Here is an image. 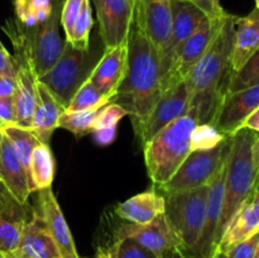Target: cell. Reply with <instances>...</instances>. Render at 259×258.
I'll list each match as a JSON object with an SVG mask.
<instances>
[{"instance_id": "6da1fadb", "label": "cell", "mask_w": 259, "mask_h": 258, "mask_svg": "<svg viewBox=\"0 0 259 258\" xmlns=\"http://www.w3.org/2000/svg\"><path fill=\"white\" fill-rule=\"evenodd\" d=\"M234 34L235 15L227 13L214 39L185 78L191 94V106L199 113V124L209 123L228 90L233 75Z\"/></svg>"}, {"instance_id": "7a4b0ae2", "label": "cell", "mask_w": 259, "mask_h": 258, "mask_svg": "<svg viewBox=\"0 0 259 258\" xmlns=\"http://www.w3.org/2000/svg\"><path fill=\"white\" fill-rule=\"evenodd\" d=\"M161 71L156 48L132 27L128 37V61L120 85L111 99L131 115L134 131L139 128L161 96Z\"/></svg>"}, {"instance_id": "3957f363", "label": "cell", "mask_w": 259, "mask_h": 258, "mask_svg": "<svg viewBox=\"0 0 259 258\" xmlns=\"http://www.w3.org/2000/svg\"><path fill=\"white\" fill-rule=\"evenodd\" d=\"M259 187V134L242 128L229 137L224 200L218 229V245L232 218L252 201ZM218 250V249H217Z\"/></svg>"}, {"instance_id": "277c9868", "label": "cell", "mask_w": 259, "mask_h": 258, "mask_svg": "<svg viewBox=\"0 0 259 258\" xmlns=\"http://www.w3.org/2000/svg\"><path fill=\"white\" fill-rule=\"evenodd\" d=\"M61 8L62 3L55 0L53 12L45 22L34 27H24L19 22H9L4 28L14 43L18 57L24 62L35 78L42 77L61 57L65 43L61 38Z\"/></svg>"}, {"instance_id": "5b68a950", "label": "cell", "mask_w": 259, "mask_h": 258, "mask_svg": "<svg viewBox=\"0 0 259 258\" xmlns=\"http://www.w3.org/2000/svg\"><path fill=\"white\" fill-rule=\"evenodd\" d=\"M199 124V113H189L157 133L144 144V161L149 179L154 185L166 184L191 152V136Z\"/></svg>"}, {"instance_id": "8992f818", "label": "cell", "mask_w": 259, "mask_h": 258, "mask_svg": "<svg viewBox=\"0 0 259 258\" xmlns=\"http://www.w3.org/2000/svg\"><path fill=\"white\" fill-rule=\"evenodd\" d=\"M209 185L194 190L164 194V215L174 228L181 249L189 254L199 242L206 217Z\"/></svg>"}, {"instance_id": "52a82bcc", "label": "cell", "mask_w": 259, "mask_h": 258, "mask_svg": "<svg viewBox=\"0 0 259 258\" xmlns=\"http://www.w3.org/2000/svg\"><path fill=\"white\" fill-rule=\"evenodd\" d=\"M95 65L93 63L90 51L81 50L66 40L61 57L38 81L45 85L60 105L66 109Z\"/></svg>"}, {"instance_id": "ba28073f", "label": "cell", "mask_w": 259, "mask_h": 258, "mask_svg": "<svg viewBox=\"0 0 259 258\" xmlns=\"http://www.w3.org/2000/svg\"><path fill=\"white\" fill-rule=\"evenodd\" d=\"M228 149L229 137L214 148L191 151L171 179L166 184L158 186L159 190L167 194L206 186L217 175Z\"/></svg>"}, {"instance_id": "9c48e42d", "label": "cell", "mask_w": 259, "mask_h": 258, "mask_svg": "<svg viewBox=\"0 0 259 258\" xmlns=\"http://www.w3.org/2000/svg\"><path fill=\"white\" fill-rule=\"evenodd\" d=\"M190 108L191 94L185 80L163 91L148 116L144 119L139 128L134 131L142 146L144 147V144L151 141L162 129L189 113Z\"/></svg>"}, {"instance_id": "30bf717a", "label": "cell", "mask_w": 259, "mask_h": 258, "mask_svg": "<svg viewBox=\"0 0 259 258\" xmlns=\"http://www.w3.org/2000/svg\"><path fill=\"white\" fill-rule=\"evenodd\" d=\"M171 10V34H169V39L167 42L163 56L159 60L161 82L174 67L185 42L197 29L200 23L205 18H207V15L202 10H200L196 5L187 2H181V0H172Z\"/></svg>"}, {"instance_id": "8fae6325", "label": "cell", "mask_w": 259, "mask_h": 258, "mask_svg": "<svg viewBox=\"0 0 259 258\" xmlns=\"http://www.w3.org/2000/svg\"><path fill=\"white\" fill-rule=\"evenodd\" d=\"M259 108V85L227 93L218 104L209 123L219 133L232 137Z\"/></svg>"}, {"instance_id": "7c38bea8", "label": "cell", "mask_w": 259, "mask_h": 258, "mask_svg": "<svg viewBox=\"0 0 259 258\" xmlns=\"http://www.w3.org/2000/svg\"><path fill=\"white\" fill-rule=\"evenodd\" d=\"M114 239L119 242L132 239L159 258L166 257L172 249L181 248V243L164 214L157 217L148 224L126 223L120 225Z\"/></svg>"}, {"instance_id": "4fadbf2b", "label": "cell", "mask_w": 259, "mask_h": 258, "mask_svg": "<svg viewBox=\"0 0 259 258\" xmlns=\"http://www.w3.org/2000/svg\"><path fill=\"white\" fill-rule=\"evenodd\" d=\"M224 17L215 18V19L207 17L200 23L197 29L192 33L191 37L182 46L174 67L171 68L168 75L161 82L162 93L168 90L169 88L181 82V81H184L187 77L190 71L196 65L197 61L202 57V55L207 50L211 40L214 39L215 34H217L220 25H222L223 18Z\"/></svg>"}, {"instance_id": "5bb4252c", "label": "cell", "mask_w": 259, "mask_h": 258, "mask_svg": "<svg viewBox=\"0 0 259 258\" xmlns=\"http://www.w3.org/2000/svg\"><path fill=\"white\" fill-rule=\"evenodd\" d=\"M99 20V30L104 46L113 48L128 42L134 25V0H93Z\"/></svg>"}, {"instance_id": "9a60e30c", "label": "cell", "mask_w": 259, "mask_h": 258, "mask_svg": "<svg viewBox=\"0 0 259 258\" xmlns=\"http://www.w3.org/2000/svg\"><path fill=\"white\" fill-rule=\"evenodd\" d=\"M134 25L152 43L158 53L163 56L171 34L172 0H134Z\"/></svg>"}, {"instance_id": "2e32d148", "label": "cell", "mask_w": 259, "mask_h": 258, "mask_svg": "<svg viewBox=\"0 0 259 258\" xmlns=\"http://www.w3.org/2000/svg\"><path fill=\"white\" fill-rule=\"evenodd\" d=\"M35 210L45 220L62 258H80L65 215L51 187L38 191Z\"/></svg>"}, {"instance_id": "e0dca14e", "label": "cell", "mask_w": 259, "mask_h": 258, "mask_svg": "<svg viewBox=\"0 0 259 258\" xmlns=\"http://www.w3.org/2000/svg\"><path fill=\"white\" fill-rule=\"evenodd\" d=\"M13 254L19 258H62L45 220L35 209L25 223L19 245Z\"/></svg>"}, {"instance_id": "ac0fdd59", "label": "cell", "mask_w": 259, "mask_h": 258, "mask_svg": "<svg viewBox=\"0 0 259 258\" xmlns=\"http://www.w3.org/2000/svg\"><path fill=\"white\" fill-rule=\"evenodd\" d=\"M128 61V42L113 48H106L104 55L91 70L88 80L104 94H113L120 85L126 70Z\"/></svg>"}, {"instance_id": "d6986e66", "label": "cell", "mask_w": 259, "mask_h": 258, "mask_svg": "<svg viewBox=\"0 0 259 258\" xmlns=\"http://www.w3.org/2000/svg\"><path fill=\"white\" fill-rule=\"evenodd\" d=\"M0 181L19 204H28L33 192L29 176L5 134L0 147Z\"/></svg>"}, {"instance_id": "ffe728a7", "label": "cell", "mask_w": 259, "mask_h": 258, "mask_svg": "<svg viewBox=\"0 0 259 258\" xmlns=\"http://www.w3.org/2000/svg\"><path fill=\"white\" fill-rule=\"evenodd\" d=\"M17 61V91L14 103V125L32 129L33 113L37 103V78L24 62Z\"/></svg>"}, {"instance_id": "44dd1931", "label": "cell", "mask_w": 259, "mask_h": 258, "mask_svg": "<svg viewBox=\"0 0 259 258\" xmlns=\"http://www.w3.org/2000/svg\"><path fill=\"white\" fill-rule=\"evenodd\" d=\"M259 48V9L254 8L245 17H235L233 46V73L239 71Z\"/></svg>"}, {"instance_id": "7402d4cb", "label": "cell", "mask_w": 259, "mask_h": 258, "mask_svg": "<svg viewBox=\"0 0 259 258\" xmlns=\"http://www.w3.org/2000/svg\"><path fill=\"white\" fill-rule=\"evenodd\" d=\"M164 209L166 201L163 195L158 194L156 190H148L120 202L115 211L119 218L128 223L148 224L164 214Z\"/></svg>"}, {"instance_id": "603a6c76", "label": "cell", "mask_w": 259, "mask_h": 258, "mask_svg": "<svg viewBox=\"0 0 259 258\" xmlns=\"http://www.w3.org/2000/svg\"><path fill=\"white\" fill-rule=\"evenodd\" d=\"M65 109L60 105L45 85L37 80V103L33 113L32 129L35 137L43 144H50L55 129L58 128V120Z\"/></svg>"}, {"instance_id": "cb8c5ba5", "label": "cell", "mask_w": 259, "mask_h": 258, "mask_svg": "<svg viewBox=\"0 0 259 258\" xmlns=\"http://www.w3.org/2000/svg\"><path fill=\"white\" fill-rule=\"evenodd\" d=\"M32 210L29 204L22 205L17 201L0 209V254L7 257L17 250Z\"/></svg>"}, {"instance_id": "d4e9b609", "label": "cell", "mask_w": 259, "mask_h": 258, "mask_svg": "<svg viewBox=\"0 0 259 258\" xmlns=\"http://www.w3.org/2000/svg\"><path fill=\"white\" fill-rule=\"evenodd\" d=\"M258 232L259 205H255L252 200V201H248L247 204L243 205L238 210L237 214L232 218L222 239H220L217 253H227L230 248H233L243 240L248 239Z\"/></svg>"}, {"instance_id": "484cf974", "label": "cell", "mask_w": 259, "mask_h": 258, "mask_svg": "<svg viewBox=\"0 0 259 258\" xmlns=\"http://www.w3.org/2000/svg\"><path fill=\"white\" fill-rule=\"evenodd\" d=\"M56 162L50 144L40 143L33 151L29 163V180L32 191H40L52 186Z\"/></svg>"}, {"instance_id": "4316f807", "label": "cell", "mask_w": 259, "mask_h": 258, "mask_svg": "<svg viewBox=\"0 0 259 258\" xmlns=\"http://www.w3.org/2000/svg\"><path fill=\"white\" fill-rule=\"evenodd\" d=\"M113 98V94H104L90 80L86 78L81 83L80 88L77 89L73 98L71 99L70 104L65 109V111L66 113H76V111L103 108V106L110 104Z\"/></svg>"}, {"instance_id": "83f0119b", "label": "cell", "mask_w": 259, "mask_h": 258, "mask_svg": "<svg viewBox=\"0 0 259 258\" xmlns=\"http://www.w3.org/2000/svg\"><path fill=\"white\" fill-rule=\"evenodd\" d=\"M3 131H4L5 137L12 143L18 158L20 159L22 164L24 166L25 171H27L28 176H29L30 156H32L35 147L39 146L40 141L33 134V132L30 129L20 128V126L14 125V124H12V125H5Z\"/></svg>"}, {"instance_id": "f1b7e54d", "label": "cell", "mask_w": 259, "mask_h": 258, "mask_svg": "<svg viewBox=\"0 0 259 258\" xmlns=\"http://www.w3.org/2000/svg\"><path fill=\"white\" fill-rule=\"evenodd\" d=\"M55 0H14L17 22L24 27H34L45 22L53 12Z\"/></svg>"}, {"instance_id": "f546056e", "label": "cell", "mask_w": 259, "mask_h": 258, "mask_svg": "<svg viewBox=\"0 0 259 258\" xmlns=\"http://www.w3.org/2000/svg\"><path fill=\"white\" fill-rule=\"evenodd\" d=\"M100 109L101 108L93 109V110L76 111V113L63 111L60 116V120H58V128L71 132L76 138H81L86 134L93 133L94 121H95V118Z\"/></svg>"}, {"instance_id": "4dcf8cb0", "label": "cell", "mask_w": 259, "mask_h": 258, "mask_svg": "<svg viewBox=\"0 0 259 258\" xmlns=\"http://www.w3.org/2000/svg\"><path fill=\"white\" fill-rule=\"evenodd\" d=\"M93 8H91L90 0H83L78 17L73 25L72 33L70 38L66 39L75 47L81 50H89L90 46V32L93 28Z\"/></svg>"}, {"instance_id": "1f68e13d", "label": "cell", "mask_w": 259, "mask_h": 258, "mask_svg": "<svg viewBox=\"0 0 259 258\" xmlns=\"http://www.w3.org/2000/svg\"><path fill=\"white\" fill-rule=\"evenodd\" d=\"M255 85H259V48L239 71L233 73L227 93H234Z\"/></svg>"}, {"instance_id": "d6a6232c", "label": "cell", "mask_w": 259, "mask_h": 258, "mask_svg": "<svg viewBox=\"0 0 259 258\" xmlns=\"http://www.w3.org/2000/svg\"><path fill=\"white\" fill-rule=\"evenodd\" d=\"M228 137L223 136L210 123H200L191 136V151H202L219 146Z\"/></svg>"}, {"instance_id": "836d02e7", "label": "cell", "mask_w": 259, "mask_h": 258, "mask_svg": "<svg viewBox=\"0 0 259 258\" xmlns=\"http://www.w3.org/2000/svg\"><path fill=\"white\" fill-rule=\"evenodd\" d=\"M128 115L125 109L121 108L118 104L110 103L108 105L103 106L99 110L98 115H96L95 121L93 125V132L99 131V129L105 128H113V126L118 125L119 121Z\"/></svg>"}, {"instance_id": "e575fe53", "label": "cell", "mask_w": 259, "mask_h": 258, "mask_svg": "<svg viewBox=\"0 0 259 258\" xmlns=\"http://www.w3.org/2000/svg\"><path fill=\"white\" fill-rule=\"evenodd\" d=\"M83 0H65L61 8V27L63 28L66 39H68L72 33L73 25L78 17Z\"/></svg>"}, {"instance_id": "d590c367", "label": "cell", "mask_w": 259, "mask_h": 258, "mask_svg": "<svg viewBox=\"0 0 259 258\" xmlns=\"http://www.w3.org/2000/svg\"><path fill=\"white\" fill-rule=\"evenodd\" d=\"M259 243V232L255 233L248 239L243 240V242L238 243L233 248H230L227 253L228 258H254L255 249Z\"/></svg>"}, {"instance_id": "8d00e7d4", "label": "cell", "mask_w": 259, "mask_h": 258, "mask_svg": "<svg viewBox=\"0 0 259 258\" xmlns=\"http://www.w3.org/2000/svg\"><path fill=\"white\" fill-rule=\"evenodd\" d=\"M118 258H159L132 239H123L119 243ZM166 258V257H164Z\"/></svg>"}, {"instance_id": "74e56055", "label": "cell", "mask_w": 259, "mask_h": 258, "mask_svg": "<svg viewBox=\"0 0 259 258\" xmlns=\"http://www.w3.org/2000/svg\"><path fill=\"white\" fill-rule=\"evenodd\" d=\"M17 61L8 52L7 50L0 47V77L2 76H17Z\"/></svg>"}, {"instance_id": "f35d334b", "label": "cell", "mask_w": 259, "mask_h": 258, "mask_svg": "<svg viewBox=\"0 0 259 258\" xmlns=\"http://www.w3.org/2000/svg\"><path fill=\"white\" fill-rule=\"evenodd\" d=\"M181 2H187L191 3V4L196 5L200 10L205 13L209 18L211 19H215V18H222L227 14L223 8H218L212 4L211 0H181Z\"/></svg>"}, {"instance_id": "ab89813d", "label": "cell", "mask_w": 259, "mask_h": 258, "mask_svg": "<svg viewBox=\"0 0 259 258\" xmlns=\"http://www.w3.org/2000/svg\"><path fill=\"white\" fill-rule=\"evenodd\" d=\"M0 121L4 125L14 124V103H13V98H0Z\"/></svg>"}, {"instance_id": "60d3db41", "label": "cell", "mask_w": 259, "mask_h": 258, "mask_svg": "<svg viewBox=\"0 0 259 258\" xmlns=\"http://www.w3.org/2000/svg\"><path fill=\"white\" fill-rule=\"evenodd\" d=\"M17 91V76L0 77V98H13Z\"/></svg>"}, {"instance_id": "b9f144b4", "label": "cell", "mask_w": 259, "mask_h": 258, "mask_svg": "<svg viewBox=\"0 0 259 258\" xmlns=\"http://www.w3.org/2000/svg\"><path fill=\"white\" fill-rule=\"evenodd\" d=\"M93 136L96 143L100 144V146H108V144L113 143L114 139H115L116 126H113V128L99 129V131L93 132Z\"/></svg>"}, {"instance_id": "7bdbcfd3", "label": "cell", "mask_w": 259, "mask_h": 258, "mask_svg": "<svg viewBox=\"0 0 259 258\" xmlns=\"http://www.w3.org/2000/svg\"><path fill=\"white\" fill-rule=\"evenodd\" d=\"M119 240L114 239L110 244L99 245L96 248V258H118Z\"/></svg>"}, {"instance_id": "ee69618b", "label": "cell", "mask_w": 259, "mask_h": 258, "mask_svg": "<svg viewBox=\"0 0 259 258\" xmlns=\"http://www.w3.org/2000/svg\"><path fill=\"white\" fill-rule=\"evenodd\" d=\"M243 128L250 129V131L259 133V108L243 124Z\"/></svg>"}, {"instance_id": "f6af8a7d", "label": "cell", "mask_w": 259, "mask_h": 258, "mask_svg": "<svg viewBox=\"0 0 259 258\" xmlns=\"http://www.w3.org/2000/svg\"><path fill=\"white\" fill-rule=\"evenodd\" d=\"M15 201H17V200H15L14 197H13L12 195L8 192V190L5 189V186L3 185V182L0 181V209H2V207L8 206V205L13 204V202H15Z\"/></svg>"}, {"instance_id": "bcb514c9", "label": "cell", "mask_w": 259, "mask_h": 258, "mask_svg": "<svg viewBox=\"0 0 259 258\" xmlns=\"http://www.w3.org/2000/svg\"><path fill=\"white\" fill-rule=\"evenodd\" d=\"M166 258H190L181 248H176V249H172L171 252L167 253Z\"/></svg>"}, {"instance_id": "7dc6e473", "label": "cell", "mask_w": 259, "mask_h": 258, "mask_svg": "<svg viewBox=\"0 0 259 258\" xmlns=\"http://www.w3.org/2000/svg\"><path fill=\"white\" fill-rule=\"evenodd\" d=\"M253 202H254L255 205H259V187H258L257 192H255L254 197H253Z\"/></svg>"}, {"instance_id": "c3c4849f", "label": "cell", "mask_w": 259, "mask_h": 258, "mask_svg": "<svg viewBox=\"0 0 259 258\" xmlns=\"http://www.w3.org/2000/svg\"><path fill=\"white\" fill-rule=\"evenodd\" d=\"M214 258H228V257L227 254H224V253H217Z\"/></svg>"}, {"instance_id": "681fc988", "label": "cell", "mask_w": 259, "mask_h": 258, "mask_svg": "<svg viewBox=\"0 0 259 258\" xmlns=\"http://www.w3.org/2000/svg\"><path fill=\"white\" fill-rule=\"evenodd\" d=\"M3 138H4V131H3V129H0V147H2Z\"/></svg>"}, {"instance_id": "f907efd6", "label": "cell", "mask_w": 259, "mask_h": 258, "mask_svg": "<svg viewBox=\"0 0 259 258\" xmlns=\"http://www.w3.org/2000/svg\"><path fill=\"white\" fill-rule=\"evenodd\" d=\"M211 2H212V4L215 5V7L222 8V5H220V0H211Z\"/></svg>"}, {"instance_id": "816d5d0a", "label": "cell", "mask_w": 259, "mask_h": 258, "mask_svg": "<svg viewBox=\"0 0 259 258\" xmlns=\"http://www.w3.org/2000/svg\"><path fill=\"white\" fill-rule=\"evenodd\" d=\"M254 258H259V243H258V245H257V249H255Z\"/></svg>"}, {"instance_id": "f5cc1de1", "label": "cell", "mask_w": 259, "mask_h": 258, "mask_svg": "<svg viewBox=\"0 0 259 258\" xmlns=\"http://www.w3.org/2000/svg\"><path fill=\"white\" fill-rule=\"evenodd\" d=\"M5 258H19V257H17V255H14V254H10V255H7Z\"/></svg>"}, {"instance_id": "db71d44e", "label": "cell", "mask_w": 259, "mask_h": 258, "mask_svg": "<svg viewBox=\"0 0 259 258\" xmlns=\"http://www.w3.org/2000/svg\"><path fill=\"white\" fill-rule=\"evenodd\" d=\"M255 8L259 9V0H255Z\"/></svg>"}, {"instance_id": "11a10c76", "label": "cell", "mask_w": 259, "mask_h": 258, "mask_svg": "<svg viewBox=\"0 0 259 258\" xmlns=\"http://www.w3.org/2000/svg\"><path fill=\"white\" fill-rule=\"evenodd\" d=\"M4 126H5V125H4V124H3V123H2V121H0V129H4Z\"/></svg>"}, {"instance_id": "9f6ffc18", "label": "cell", "mask_w": 259, "mask_h": 258, "mask_svg": "<svg viewBox=\"0 0 259 258\" xmlns=\"http://www.w3.org/2000/svg\"><path fill=\"white\" fill-rule=\"evenodd\" d=\"M0 258H5V255H3V254H0Z\"/></svg>"}, {"instance_id": "6f0895ef", "label": "cell", "mask_w": 259, "mask_h": 258, "mask_svg": "<svg viewBox=\"0 0 259 258\" xmlns=\"http://www.w3.org/2000/svg\"><path fill=\"white\" fill-rule=\"evenodd\" d=\"M0 47H3V43L2 42H0Z\"/></svg>"}, {"instance_id": "680465c9", "label": "cell", "mask_w": 259, "mask_h": 258, "mask_svg": "<svg viewBox=\"0 0 259 258\" xmlns=\"http://www.w3.org/2000/svg\"><path fill=\"white\" fill-rule=\"evenodd\" d=\"M258 134H259V133H258Z\"/></svg>"}]
</instances>
